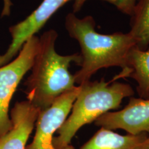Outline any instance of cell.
I'll list each match as a JSON object with an SVG mask.
<instances>
[{"instance_id": "obj_1", "label": "cell", "mask_w": 149, "mask_h": 149, "mask_svg": "<svg viewBox=\"0 0 149 149\" xmlns=\"http://www.w3.org/2000/svg\"><path fill=\"white\" fill-rule=\"evenodd\" d=\"M65 28L81 48V60L78 64L80 68L73 74L79 85L91 80L102 68L120 67L124 69L130 49L136 46L129 32L109 35L97 32L95 21L91 15L79 18L70 13L65 18Z\"/></svg>"}, {"instance_id": "obj_2", "label": "cell", "mask_w": 149, "mask_h": 149, "mask_svg": "<svg viewBox=\"0 0 149 149\" xmlns=\"http://www.w3.org/2000/svg\"><path fill=\"white\" fill-rule=\"evenodd\" d=\"M58 34L55 30L46 31L40 37L39 48L26 80L25 93L30 103L44 111L61 95L77 86L69 68L71 63H79L80 54L61 55L55 50Z\"/></svg>"}, {"instance_id": "obj_3", "label": "cell", "mask_w": 149, "mask_h": 149, "mask_svg": "<svg viewBox=\"0 0 149 149\" xmlns=\"http://www.w3.org/2000/svg\"><path fill=\"white\" fill-rule=\"evenodd\" d=\"M79 86V91L72 104L70 114L57 131L53 144L56 148L64 149L82 126L95 122L105 113L120 107L124 98L134 95L132 86L117 81H88Z\"/></svg>"}, {"instance_id": "obj_4", "label": "cell", "mask_w": 149, "mask_h": 149, "mask_svg": "<svg viewBox=\"0 0 149 149\" xmlns=\"http://www.w3.org/2000/svg\"><path fill=\"white\" fill-rule=\"evenodd\" d=\"M39 42L36 35L31 37L12 61L0 66V137L12 127L9 115L11 99L20 81L32 68Z\"/></svg>"}, {"instance_id": "obj_5", "label": "cell", "mask_w": 149, "mask_h": 149, "mask_svg": "<svg viewBox=\"0 0 149 149\" xmlns=\"http://www.w3.org/2000/svg\"><path fill=\"white\" fill-rule=\"evenodd\" d=\"M79 91V86L59 97L52 105L39 113L33 141L26 149H57L53 144L54 134L65 122ZM64 149H74L69 145Z\"/></svg>"}, {"instance_id": "obj_6", "label": "cell", "mask_w": 149, "mask_h": 149, "mask_svg": "<svg viewBox=\"0 0 149 149\" xmlns=\"http://www.w3.org/2000/svg\"><path fill=\"white\" fill-rule=\"evenodd\" d=\"M70 1L72 0H43L25 19L9 28L12 40L6 53L0 55V66L12 61L27 40L35 35L59 8Z\"/></svg>"}, {"instance_id": "obj_7", "label": "cell", "mask_w": 149, "mask_h": 149, "mask_svg": "<svg viewBox=\"0 0 149 149\" xmlns=\"http://www.w3.org/2000/svg\"><path fill=\"white\" fill-rule=\"evenodd\" d=\"M99 127L110 130H124L128 134L149 135V99L130 97L128 104L120 111H110L95 121Z\"/></svg>"}, {"instance_id": "obj_8", "label": "cell", "mask_w": 149, "mask_h": 149, "mask_svg": "<svg viewBox=\"0 0 149 149\" xmlns=\"http://www.w3.org/2000/svg\"><path fill=\"white\" fill-rule=\"evenodd\" d=\"M40 112L28 100L15 103L9 113L12 127L0 137V149H26Z\"/></svg>"}, {"instance_id": "obj_9", "label": "cell", "mask_w": 149, "mask_h": 149, "mask_svg": "<svg viewBox=\"0 0 149 149\" xmlns=\"http://www.w3.org/2000/svg\"><path fill=\"white\" fill-rule=\"evenodd\" d=\"M129 77L137 83L136 90L139 97L149 99V49L134 46L128 55L126 66L111 81Z\"/></svg>"}, {"instance_id": "obj_10", "label": "cell", "mask_w": 149, "mask_h": 149, "mask_svg": "<svg viewBox=\"0 0 149 149\" xmlns=\"http://www.w3.org/2000/svg\"><path fill=\"white\" fill-rule=\"evenodd\" d=\"M149 135H122L101 127L80 149H145Z\"/></svg>"}, {"instance_id": "obj_11", "label": "cell", "mask_w": 149, "mask_h": 149, "mask_svg": "<svg viewBox=\"0 0 149 149\" xmlns=\"http://www.w3.org/2000/svg\"><path fill=\"white\" fill-rule=\"evenodd\" d=\"M130 25L129 33L135 41L136 46L146 49L149 45V0H138Z\"/></svg>"}, {"instance_id": "obj_12", "label": "cell", "mask_w": 149, "mask_h": 149, "mask_svg": "<svg viewBox=\"0 0 149 149\" xmlns=\"http://www.w3.org/2000/svg\"><path fill=\"white\" fill-rule=\"evenodd\" d=\"M86 1L88 0H74L73 5H72L73 13H76L80 11ZM102 1L111 3L112 5L116 7L117 10L121 13L131 17L134 13L138 0H102Z\"/></svg>"}, {"instance_id": "obj_13", "label": "cell", "mask_w": 149, "mask_h": 149, "mask_svg": "<svg viewBox=\"0 0 149 149\" xmlns=\"http://www.w3.org/2000/svg\"><path fill=\"white\" fill-rule=\"evenodd\" d=\"M145 149H149V136H148V140H147L146 146V148H145Z\"/></svg>"}]
</instances>
